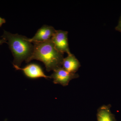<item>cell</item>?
<instances>
[{
	"label": "cell",
	"instance_id": "cell-7",
	"mask_svg": "<svg viewBox=\"0 0 121 121\" xmlns=\"http://www.w3.org/2000/svg\"><path fill=\"white\" fill-rule=\"evenodd\" d=\"M62 66L67 71L75 73L81 66V65L79 60L73 54H71L64 58Z\"/></svg>",
	"mask_w": 121,
	"mask_h": 121
},
{
	"label": "cell",
	"instance_id": "cell-4",
	"mask_svg": "<svg viewBox=\"0 0 121 121\" xmlns=\"http://www.w3.org/2000/svg\"><path fill=\"white\" fill-rule=\"evenodd\" d=\"M68 32L63 30H56L51 39L55 45V48L60 52L71 54L69 50L68 39Z\"/></svg>",
	"mask_w": 121,
	"mask_h": 121
},
{
	"label": "cell",
	"instance_id": "cell-2",
	"mask_svg": "<svg viewBox=\"0 0 121 121\" xmlns=\"http://www.w3.org/2000/svg\"><path fill=\"white\" fill-rule=\"evenodd\" d=\"M1 37L8 41L7 43L14 57L13 65L20 67L24 60L27 62L34 50V45L29 41L28 38L5 31Z\"/></svg>",
	"mask_w": 121,
	"mask_h": 121
},
{
	"label": "cell",
	"instance_id": "cell-9",
	"mask_svg": "<svg viewBox=\"0 0 121 121\" xmlns=\"http://www.w3.org/2000/svg\"><path fill=\"white\" fill-rule=\"evenodd\" d=\"M115 29L117 31L121 32V16L119 20L118 24L117 27H115Z\"/></svg>",
	"mask_w": 121,
	"mask_h": 121
},
{
	"label": "cell",
	"instance_id": "cell-5",
	"mask_svg": "<svg viewBox=\"0 0 121 121\" xmlns=\"http://www.w3.org/2000/svg\"><path fill=\"white\" fill-rule=\"evenodd\" d=\"M17 70H21L26 77L31 79H37L44 78L48 79L51 78L50 76H48L44 73L41 67L36 64H30L23 68L13 65Z\"/></svg>",
	"mask_w": 121,
	"mask_h": 121
},
{
	"label": "cell",
	"instance_id": "cell-8",
	"mask_svg": "<svg viewBox=\"0 0 121 121\" xmlns=\"http://www.w3.org/2000/svg\"><path fill=\"white\" fill-rule=\"evenodd\" d=\"M110 104L104 105L98 109L97 117L98 121H117L114 115L111 111Z\"/></svg>",
	"mask_w": 121,
	"mask_h": 121
},
{
	"label": "cell",
	"instance_id": "cell-11",
	"mask_svg": "<svg viewBox=\"0 0 121 121\" xmlns=\"http://www.w3.org/2000/svg\"><path fill=\"white\" fill-rule=\"evenodd\" d=\"M6 43H7V40L4 39L2 38L1 39H0V45H2V44Z\"/></svg>",
	"mask_w": 121,
	"mask_h": 121
},
{
	"label": "cell",
	"instance_id": "cell-3",
	"mask_svg": "<svg viewBox=\"0 0 121 121\" xmlns=\"http://www.w3.org/2000/svg\"><path fill=\"white\" fill-rule=\"evenodd\" d=\"M53 71L54 72L50 76L51 78L53 79L54 83L60 84L64 86H68L71 80L79 77L78 74L70 73L62 67Z\"/></svg>",
	"mask_w": 121,
	"mask_h": 121
},
{
	"label": "cell",
	"instance_id": "cell-6",
	"mask_svg": "<svg viewBox=\"0 0 121 121\" xmlns=\"http://www.w3.org/2000/svg\"><path fill=\"white\" fill-rule=\"evenodd\" d=\"M56 30L52 26L44 25L37 30L32 39H28L31 43H41L50 40L52 39Z\"/></svg>",
	"mask_w": 121,
	"mask_h": 121
},
{
	"label": "cell",
	"instance_id": "cell-1",
	"mask_svg": "<svg viewBox=\"0 0 121 121\" xmlns=\"http://www.w3.org/2000/svg\"><path fill=\"white\" fill-rule=\"evenodd\" d=\"M33 43L34 45L33 52L27 63L33 60L41 61L45 65L48 72L62 67L64 58V53L56 50L51 39Z\"/></svg>",
	"mask_w": 121,
	"mask_h": 121
},
{
	"label": "cell",
	"instance_id": "cell-10",
	"mask_svg": "<svg viewBox=\"0 0 121 121\" xmlns=\"http://www.w3.org/2000/svg\"><path fill=\"white\" fill-rule=\"evenodd\" d=\"M5 23H6V21L5 19L0 17V27L2 26L3 24Z\"/></svg>",
	"mask_w": 121,
	"mask_h": 121
}]
</instances>
